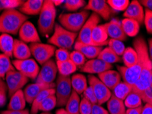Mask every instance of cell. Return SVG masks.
Returning a JSON list of instances; mask_svg holds the SVG:
<instances>
[{"mask_svg":"<svg viewBox=\"0 0 152 114\" xmlns=\"http://www.w3.org/2000/svg\"><path fill=\"white\" fill-rule=\"evenodd\" d=\"M107 108L110 114H124L126 111L124 100L118 99L113 94L107 102Z\"/></svg>","mask_w":152,"mask_h":114,"instance_id":"4316f807","label":"cell"},{"mask_svg":"<svg viewBox=\"0 0 152 114\" xmlns=\"http://www.w3.org/2000/svg\"><path fill=\"white\" fill-rule=\"evenodd\" d=\"M8 105V110L20 111L25 109L26 100L24 96L23 91L19 90L15 92L10 98Z\"/></svg>","mask_w":152,"mask_h":114,"instance_id":"cb8c5ba5","label":"cell"},{"mask_svg":"<svg viewBox=\"0 0 152 114\" xmlns=\"http://www.w3.org/2000/svg\"><path fill=\"white\" fill-rule=\"evenodd\" d=\"M150 86L152 87V71H151V76H150Z\"/></svg>","mask_w":152,"mask_h":114,"instance_id":"91938a15","label":"cell"},{"mask_svg":"<svg viewBox=\"0 0 152 114\" xmlns=\"http://www.w3.org/2000/svg\"><path fill=\"white\" fill-rule=\"evenodd\" d=\"M57 106V99L55 94H52L47 97L42 103L40 105L39 111L42 112H50Z\"/></svg>","mask_w":152,"mask_h":114,"instance_id":"8d00e7d4","label":"cell"},{"mask_svg":"<svg viewBox=\"0 0 152 114\" xmlns=\"http://www.w3.org/2000/svg\"><path fill=\"white\" fill-rule=\"evenodd\" d=\"M140 114H152V106L149 104H145V105L142 107Z\"/></svg>","mask_w":152,"mask_h":114,"instance_id":"f5cc1de1","label":"cell"},{"mask_svg":"<svg viewBox=\"0 0 152 114\" xmlns=\"http://www.w3.org/2000/svg\"><path fill=\"white\" fill-rule=\"evenodd\" d=\"M6 92H7V91L0 93V107H3L6 103Z\"/></svg>","mask_w":152,"mask_h":114,"instance_id":"db71d44e","label":"cell"},{"mask_svg":"<svg viewBox=\"0 0 152 114\" xmlns=\"http://www.w3.org/2000/svg\"><path fill=\"white\" fill-rule=\"evenodd\" d=\"M139 2L146 9L152 11V0H140Z\"/></svg>","mask_w":152,"mask_h":114,"instance_id":"816d5d0a","label":"cell"},{"mask_svg":"<svg viewBox=\"0 0 152 114\" xmlns=\"http://www.w3.org/2000/svg\"><path fill=\"white\" fill-rule=\"evenodd\" d=\"M15 39L10 35L2 33L0 36V51L8 57H13Z\"/></svg>","mask_w":152,"mask_h":114,"instance_id":"d4e9b609","label":"cell"},{"mask_svg":"<svg viewBox=\"0 0 152 114\" xmlns=\"http://www.w3.org/2000/svg\"><path fill=\"white\" fill-rule=\"evenodd\" d=\"M100 21H101V17L98 15L93 12L86 20V23L82 28L81 30L80 31L76 41L85 44L96 46L92 41L91 35H92L93 30L96 26L98 25Z\"/></svg>","mask_w":152,"mask_h":114,"instance_id":"52a82bcc","label":"cell"},{"mask_svg":"<svg viewBox=\"0 0 152 114\" xmlns=\"http://www.w3.org/2000/svg\"><path fill=\"white\" fill-rule=\"evenodd\" d=\"M93 105L86 98L82 97L80 100V114H91L92 111Z\"/></svg>","mask_w":152,"mask_h":114,"instance_id":"ee69618b","label":"cell"},{"mask_svg":"<svg viewBox=\"0 0 152 114\" xmlns=\"http://www.w3.org/2000/svg\"><path fill=\"white\" fill-rule=\"evenodd\" d=\"M98 59L102 60L107 64H111L118 63L121 61V57L118 56L114 51L108 47H106L102 49L101 53H99V56L97 57Z\"/></svg>","mask_w":152,"mask_h":114,"instance_id":"d6a6232c","label":"cell"},{"mask_svg":"<svg viewBox=\"0 0 152 114\" xmlns=\"http://www.w3.org/2000/svg\"><path fill=\"white\" fill-rule=\"evenodd\" d=\"M56 84H40V83H34L27 86L23 91L24 96H25L26 102L30 104H32L35 98L43 90H48L50 88H55Z\"/></svg>","mask_w":152,"mask_h":114,"instance_id":"e0dca14e","label":"cell"},{"mask_svg":"<svg viewBox=\"0 0 152 114\" xmlns=\"http://www.w3.org/2000/svg\"><path fill=\"white\" fill-rule=\"evenodd\" d=\"M104 25L108 36L111 39L118 40L121 42L126 41L127 36L123 30L121 21L117 19H113Z\"/></svg>","mask_w":152,"mask_h":114,"instance_id":"ac0fdd59","label":"cell"},{"mask_svg":"<svg viewBox=\"0 0 152 114\" xmlns=\"http://www.w3.org/2000/svg\"><path fill=\"white\" fill-rule=\"evenodd\" d=\"M64 7L68 11H76L80 8L85 7L86 1L84 0H66Z\"/></svg>","mask_w":152,"mask_h":114,"instance_id":"60d3db41","label":"cell"},{"mask_svg":"<svg viewBox=\"0 0 152 114\" xmlns=\"http://www.w3.org/2000/svg\"><path fill=\"white\" fill-rule=\"evenodd\" d=\"M147 32L152 34V11L145 8L144 23Z\"/></svg>","mask_w":152,"mask_h":114,"instance_id":"f6af8a7d","label":"cell"},{"mask_svg":"<svg viewBox=\"0 0 152 114\" xmlns=\"http://www.w3.org/2000/svg\"><path fill=\"white\" fill-rule=\"evenodd\" d=\"M15 67L10 61V57L6 56V55L0 54V78L4 79L6 74L10 70H15Z\"/></svg>","mask_w":152,"mask_h":114,"instance_id":"e575fe53","label":"cell"},{"mask_svg":"<svg viewBox=\"0 0 152 114\" xmlns=\"http://www.w3.org/2000/svg\"><path fill=\"white\" fill-rule=\"evenodd\" d=\"M43 4L42 0H28L23 2L19 8V11L26 16L38 15L41 12Z\"/></svg>","mask_w":152,"mask_h":114,"instance_id":"44dd1931","label":"cell"},{"mask_svg":"<svg viewBox=\"0 0 152 114\" xmlns=\"http://www.w3.org/2000/svg\"><path fill=\"white\" fill-rule=\"evenodd\" d=\"M122 60L124 61V66L127 68L132 67L134 66L138 62V53L134 48L127 47L122 55Z\"/></svg>","mask_w":152,"mask_h":114,"instance_id":"836d02e7","label":"cell"},{"mask_svg":"<svg viewBox=\"0 0 152 114\" xmlns=\"http://www.w3.org/2000/svg\"><path fill=\"white\" fill-rule=\"evenodd\" d=\"M106 2L112 10L116 12H125L130 3L129 0H108Z\"/></svg>","mask_w":152,"mask_h":114,"instance_id":"74e56055","label":"cell"},{"mask_svg":"<svg viewBox=\"0 0 152 114\" xmlns=\"http://www.w3.org/2000/svg\"><path fill=\"white\" fill-rule=\"evenodd\" d=\"M1 114H30V111L26 109L20 111H13L8 109L6 111H2Z\"/></svg>","mask_w":152,"mask_h":114,"instance_id":"681fc988","label":"cell"},{"mask_svg":"<svg viewBox=\"0 0 152 114\" xmlns=\"http://www.w3.org/2000/svg\"><path fill=\"white\" fill-rule=\"evenodd\" d=\"M75 50L80 51L84 55V57L89 60H93L97 58L99 53L102 51V46H97L90 45V44H85L81 42L75 41L74 44Z\"/></svg>","mask_w":152,"mask_h":114,"instance_id":"ffe728a7","label":"cell"},{"mask_svg":"<svg viewBox=\"0 0 152 114\" xmlns=\"http://www.w3.org/2000/svg\"><path fill=\"white\" fill-rule=\"evenodd\" d=\"M12 63L17 70L25 75L28 79H37L40 68L35 60L31 58L23 60H15L12 62Z\"/></svg>","mask_w":152,"mask_h":114,"instance_id":"8fae6325","label":"cell"},{"mask_svg":"<svg viewBox=\"0 0 152 114\" xmlns=\"http://www.w3.org/2000/svg\"><path fill=\"white\" fill-rule=\"evenodd\" d=\"M132 91V86L124 81H121L113 90V94L120 100H124Z\"/></svg>","mask_w":152,"mask_h":114,"instance_id":"f546056e","label":"cell"},{"mask_svg":"<svg viewBox=\"0 0 152 114\" xmlns=\"http://www.w3.org/2000/svg\"><path fill=\"white\" fill-rule=\"evenodd\" d=\"M86 58L80 51L74 50L70 53V60L77 67L82 68L86 63Z\"/></svg>","mask_w":152,"mask_h":114,"instance_id":"b9f144b4","label":"cell"},{"mask_svg":"<svg viewBox=\"0 0 152 114\" xmlns=\"http://www.w3.org/2000/svg\"><path fill=\"white\" fill-rule=\"evenodd\" d=\"M52 2L54 4L55 6H58L60 5H61L62 4H64L65 1L64 0H53Z\"/></svg>","mask_w":152,"mask_h":114,"instance_id":"6f0895ef","label":"cell"},{"mask_svg":"<svg viewBox=\"0 0 152 114\" xmlns=\"http://www.w3.org/2000/svg\"><path fill=\"white\" fill-rule=\"evenodd\" d=\"M41 114H52L50 112H42Z\"/></svg>","mask_w":152,"mask_h":114,"instance_id":"94428289","label":"cell"},{"mask_svg":"<svg viewBox=\"0 0 152 114\" xmlns=\"http://www.w3.org/2000/svg\"><path fill=\"white\" fill-rule=\"evenodd\" d=\"M89 86L93 89L96 98L97 100V104L102 105V104L107 102L113 95L110 90L107 88L99 79L93 75L88 76Z\"/></svg>","mask_w":152,"mask_h":114,"instance_id":"9c48e42d","label":"cell"},{"mask_svg":"<svg viewBox=\"0 0 152 114\" xmlns=\"http://www.w3.org/2000/svg\"><path fill=\"white\" fill-rule=\"evenodd\" d=\"M56 97L57 99V107L65 106L73 91L71 77L58 75L56 84Z\"/></svg>","mask_w":152,"mask_h":114,"instance_id":"8992f818","label":"cell"},{"mask_svg":"<svg viewBox=\"0 0 152 114\" xmlns=\"http://www.w3.org/2000/svg\"><path fill=\"white\" fill-rule=\"evenodd\" d=\"M56 90L55 88H50L48 90H43L35 98V99L33 101L31 107L30 114H37L39 112V108L40 105L42 103V102L47 97H50L52 94H55Z\"/></svg>","mask_w":152,"mask_h":114,"instance_id":"1f68e13d","label":"cell"},{"mask_svg":"<svg viewBox=\"0 0 152 114\" xmlns=\"http://www.w3.org/2000/svg\"><path fill=\"white\" fill-rule=\"evenodd\" d=\"M124 17L126 19L134 20L140 25L144 23L145 10L139 1L133 0L129 3L128 7L124 13Z\"/></svg>","mask_w":152,"mask_h":114,"instance_id":"2e32d148","label":"cell"},{"mask_svg":"<svg viewBox=\"0 0 152 114\" xmlns=\"http://www.w3.org/2000/svg\"><path fill=\"white\" fill-rule=\"evenodd\" d=\"M142 109V106L138 107V108L127 109L124 114H140Z\"/></svg>","mask_w":152,"mask_h":114,"instance_id":"f907efd6","label":"cell"},{"mask_svg":"<svg viewBox=\"0 0 152 114\" xmlns=\"http://www.w3.org/2000/svg\"><path fill=\"white\" fill-rule=\"evenodd\" d=\"M84 8L85 10L93 11L104 20H108L113 13V10L104 0H89Z\"/></svg>","mask_w":152,"mask_h":114,"instance_id":"4fadbf2b","label":"cell"},{"mask_svg":"<svg viewBox=\"0 0 152 114\" xmlns=\"http://www.w3.org/2000/svg\"><path fill=\"white\" fill-rule=\"evenodd\" d=\"M134 49L141 59L142 69L139 79L132 86V91L141 96L144 91L150 86V76L152 71V62L149 56L148 47L143 37L138 36L134 41Z\"/></svg>","mask_w":152,"mask_h":114,"instance_id":"6da1fadb","label":"cell"},{"mask_svg":"<svg viewBox=\"0 0 152 114\" xmlns=\"http://www.w3.org/2000/svg\"><path fill=\"white\" fill-rule=\"evenodd\" d=\"M80 100L79 94L73 90L65 105L66 111L70 114H80Z\"/></svg>","mask_w":152,"mask_h":114,"instance_id":"f1b7e54d","label":"cell"},{"mask_svg":"<svg viewBox=\"0 0 152 114\" xmlns=\"http://www.w3.org/2000/svg\"><path fill=\"white\" fill-rule=\"evenodd\" d=\"M56 65L59 75L64 77H70L77 69V67L71 60L65 62H56Z\"/></svg>","mask_w":152,"mask_h":114,"instance_id":"4dcf8cb0","label":"cell"},{"mask_svg":"<svg viewBox=\"0 0 152 114\" xmlns=\"http://www.w3.org/2000/svg\"><path fill=\"white\" fill-rule=\"evenodd\" d=\"M56 114H70L67 111H66L65 109H58V110L56 111Z\"/></svg>","mask_w":152,"mask_h":114,"instance_id":"680465c9","label":"cell"},{"mask_svg":"<svg viewBox=\"0 0 152 114\" xmlns=\"http://www.w3.org/2000/svg\"><path fill=\"white\" fill-rule=\"evenodd\" d=\"M20 41L25 43H37L41 42L39 34L34 24L30 21H27L23 24L19 31Z\"/></svg>","mask_w":152,"mask_h":114,"instance_id":"5bb4252c","label":"cell"},{"mask_svg":"<svg viewBox=\"0 0 152 114\" xmlns=\"http://www.w3.org/2000/svg\"><path fill=\"white\" fill-rule=\"evenodd\" d=\"M71 86L73 91L78 94H82L85 90L88 88L87 79L82 74H75L71 77Z\"/></svg>","mask_w":152,"mask_h":114,"instance_id":"484cf974","label":"cell"},{"mask_svg":"<svg viewBox=\"0 0 152 114\" xmlns=\"http://www.w3.org/2000/svg\"><path fill=\"white\" fill-rule=\"evenodd\" d=\"M148 44H149V49H148V52H149V56L150 60L152 62V38H151L149 39L148 41Z\"/></svg>","mask_w":152,"mask_h":114,"instance_id":"9f6ffc18","label":"cell"},{"mask_svg":"<svg viewBox=\"0 0 152 114\" xmlns=\"http://www.w3.org/2000/svg\"><path fill=\"white\" fill-rule=\"evenodd\" d=\"M91 114H110L106 109L102 107L100 105L95 104L93 105L92 111Z\"/></svg>","mask_w":152,"mask_h":114,"instance_id":"c3c4849f","label":"cell"},{"mask_svg":"<svg viewBox=\"0 0 152 114\" xmlns=\"http://www.w3.org/2000/svg\"><path fill=\"white\" fill-rule=\"evenodd\" d=\"M89 11L85 10L77 12L62 13L58 17L59 24L71 32H80L89 17Z\"/></svg>","mask_w":152,"mask_h":114,"instance_id":"277c9868","label":"cell"},{"mask_svg":"<svg viewBox=\"0 0 152 114\" xmlns=\"http://www.w3.org/2000/svg\"><path fill=\"white\" fill-rule=\"evenodd\" d=\"M58 73V68L56 62L51 59L42 65L38 77L36 79V83L45 84H53L56 78Z\"/></svg>","mask_w":152,"mask_h":114,"instance_id":"7c38bea8","label":"cell"},{"mask_svg":"<svg viewBox=\"0 0 152 114\" xmlns=\"http://www.w3.org/2000/svg\"><path fill=\"white\" fill-rule=\"evenodd\" d=\"M108 35L105 25H98L94 29L91 35L93 43L97 46H103L108 43Z\"/></svg>","mask_w":152,"mask_h":114,"instance_id":"7402d4cb","label":"cell"},{"mask_svg":"<svg viewBox=\"0 0 152 114\" xmlns=\"http://www.w3.org/2000/svg\"><path fill=\"white\" fill-rule=\"evenodd\" d=\"M140 97H141L142 101L145 102V103L152 106V87L149 86L148 88L146 89L140 96Z\"/></svg>","mask_w":152,"mask_h":114,"instance_id":"7dc6e473","label":"cell"},{"mask_svg":"<svg viewBox=\"0 0 152 114\" xmlns=\"http://www.w3.org/2000/svg\"><path fill=\"white\" fill-rule=\"evenodd\" d=\"M113 68V65L107 64L102 60L95 58V59L89 60L86 62L84 65L80 68V71L82 73H89L91 75L97 74L99 75L105 71L111 70Z\"/></svg>","mask_w":152,"mask_h":114,"instance_id":"9a60e30c","label":"cell"},{"mask_svg":"<svg viewBox=\"0 0 152 114\" xmlns=\"http://www.w3.org/2000/svg\"><path fill=\"white\" fill-rule=\"evenodd\" d=\"M6 91H8L7 85L5 84V82L4 81L3 79L0 78V93Z\"/></svg>","mask_w":152,"mask_h":114,"instance_id":"11a10c76","label":"cell"},{"mask_svg":"<svg viewBox=\"0 0 152 114\" xmlns=\"http://www.w3.org/2000/svg\"><path fill=\"white\" fill-rule=\"evenodd\" d=\"M23 2L21 0H0V12L20 8Z\"/></svg>","mask_w":152,"mask_h":114,"instance_id":"ab89813d","label":"cell"},{"mask_svg":"<svg viewBox=\"0 0 152 114\" xmlns=\"http://www.w3.org/2000/svg\"><path fill=\"white\" fill-rule=\"evenodd\" d=\"M6 84L7 85L9 97H11L17 91L21 90L22 88L29 81V79L16 69L10 70L6 75Z\"/></svg>","mask_w":152,"mask_h":114,"instance_id":"30bf717a","label":"cell"},{"mask_svg":"<svg viewBox=\"0 0 152 114\" xmlns=\"http://www.w3.org/2000/svg\"><path fill=\"white\" fill-rule=\"evenodd\" d=\"M121 25L124 33L127 36L135 37L140 30V24L134 20L125 18L121 21Z\"/></svg>","mask_w":152,"mask_h":114,"instance_id":"83f0119b","label":"cell"},{"mask_svg":"<svg viewBox=\"0 0 152 114\" xmlns=\"http://www.w3.org/2000/svg\"><path fill=\"white\" fill-rule=\"evenodd\" d=\"M31 53L36 61L41 65L51 59L55 54L56 46L50 44H43L41 42L31 43L30 45Z\"/></svg>","mask_w":152,"mask_h":114,"instance_id":"ba28073f","label":"cell"},{"mask_svg":"<svg viewBox=\"0 0 152 114\" xmlns=\"http://www.w3.org/2000/svg\"><path fill=\"white\" fill-rule=\"evenodd\" d=\"M124 102L126 107H127L128 109H132L142 107V100L141 97L138 94L132 91L124 100Z\"/></svg>","mask_w":152,"mask_h":114,"instance_id":"d590c367","label":"cell"},{"mask_svg":"<svg viewBox=\"0 0 152 114\" xmlns=\"http://www.w3.org/2000/svg\"><path fill=\"white\" fill-rule=\"evenodd\" d=\"M108 47L112 49L118 56L121 57L124 54L126 47L123 42L115 39H110L108 43Z\"/></svg>","mask_w":152,"mask_h":114,"instance_id":"f35d334b","label":"cell"},{"mask_svg":"<svg viewBox=\"0 0 152 114\" xmlns=\"http://www.w3.org/2000/svg\"><path fill=\"white\" fill-rule=\"evenodd\" d=\"M77 35V33L71 32L62 28L59 23H56L53 34L48 40V44L69 50L75 44Z\"/></svg>","mask_w":152,"mask_h":114,"instance_id":"5b68a950","label":"cell"},{"mask_svg":"<svg viewBox=\"0 0 152 114\" xmlns=\"http://www.w3.org/2000/svg\"><path fill=\"white\" fill-rule=\"evenodd\" d=\"M98 78L109 90H113L121 81V75L116 70H108L98 75Z\"/></svg>","mask_w":152,"mask_h":114,"instance_id":"d6986e66","label":"cell"},{"mask_svg":"<svg viewBox=\"0 0 152 114\" xmlns=\"http://www.w3.org/2000/svg\"><path fill=\"white\" fill-rule=\"evenodd\" d=\"M55 57L56 62H65L70 60V53L67 49L59 48L56 50Z\"/></svg>","mask_w":152,"mask_h":114,"instance_id":"7bdbcfd3","label":"cell"},{"mask_svg":"<svg viewBox=\"0 0 152 114\" xmlns=\"http://www.w3.org/2000/svg\"><path fill=\"white\" fill-rule=\"evenodd\" d=\"M82 96H83L82 97L86 98V99L87 100H88V101L90 102L92 105L97 104V98H96V97L95 94H94L93 89L91 88L90 86H88V88L85 90L83 94H82Z\"/></svg>","mask_w":152,"mask_h":114,"instance_id":"bcb514c9","label":"cell"},{"mask_svg":"<svg viewBox=\"0 0 152 114\" xmlns=\"http://www.w3.org/2000/svg\"><path fill=\"white\" fill-rule=\"evenodd\" d=\"M32 55L30 46L25 42L15 39L13 49V57L17 60H23L29 59Z\"/></svg>","mask_w":152,"mask_h":114,"instance_id":"603a6c76","label":"cell"},{"mask_svg":"<svg viewBox=\"0 0 152 114\" xmlns=\"http://www.w3.org/2000/svg\"><path fill=\"white\" fill-rule=\"evenodd\" d=\"M28 17L16 9L4 11L0 15V33L16 35Z\"/></svg>","mask_w":152,"mask_h":114,"instance_id":"7a4b0ae2","label":"cell"},{"mask_svg":"<svg viewBox=\"0 0 152 114\" xmlns=\"http://www.w3.org/2000/svg\"><path fill=\"white\" fill-rule=\"evenodd\" d=\"M56 17V8L51 0L44 1L42 10L38 20L39 31L42 36H50L53 32L55 20Z\"/></svg>","mask_w":152,"mask_h":114,"instance_id":"3957f363","label":"cell"}]
</instances>
